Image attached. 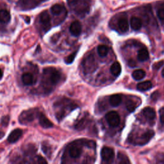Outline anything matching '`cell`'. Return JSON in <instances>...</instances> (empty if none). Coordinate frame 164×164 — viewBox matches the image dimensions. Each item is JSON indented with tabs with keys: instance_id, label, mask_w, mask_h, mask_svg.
<instances>
[{
	"instance_id": "8d00e7d4",
	"label": "cell",
	"mask_w": 164,
	"mask_h": 164,
	"mask_svg": "<svg viewBox=\"0 0 164 164\" xmlns=\"http://www.w3.org/2000/svg\"><path fill=\"white\" fill-rule=\"evenodd\" d=\"M3 71L2 70L0 69V80L2 79V77H3Z\"/></svg>"
},
{
	"instance_id": "44dd1931",
	"label": "cell",
	"mask_w": 164,
	"mask_h": 164,
	"mask_svg": "<svg viewBox=\"0 0 164 164\" xmlns=\"http://www.w3.org/2000/svg\"><path fill=\"white\" fill-rule=\"evenodd\" d=\"M122 101L121 96L119 94H114L110 97V103L112 106H117L121 104Z\"/></svg>"
},
{
	"instance_id": "52a82bcc",
	"label": "cell",
	"mask_w": 164,
	"mask_h": 164,
	"mask_svg": "<svg viewBox=\"0 0 164 164\" xmlns=\"http://www.w3.org/2000/svg\"><path fill=\"white\" fill-rule=\"evenodd\" d=\"M82 30V25L78 21H74L73 23H71L69 27V31L71 32V34L75 37H78L81 34Z\"/></svg>"
},
{
	"instance_id": "d590c367",
	"label": "cell",
	"mask_w": 164,
	"mask_h": 164,
	"mask_svg": "<svg viewBox=\"0 0 164 164\" xmlns=\"http://www.w3.org/2000/svg\"><path fill=\"white\" fill-rule=\"evenodd\" d=\"M159 160L158 162L160 163H164V154H162L160 155V157L158 158Z\"/></svg>"
},
{
	"instance_id": "7402d4cb",
	"label": "cell",
	"mask_w": 164,
	"mask_h": 164,
	"mask_svg": "<svg viewBox=\"0 0 164 164\" xmlns=\"http://www.w3.org/2000/svg\"><path fill=\"white\" fill-rule=\"evenodd\" d=\"M146 76V72L143 69H137L133 72L132 77L135 80H140L143 79Z\"/></svg>"
},
{
	"instance_id": "f35d334b",
	"label": "cell",
	"mask_w": 164,
	"mask_h": 164,
	"mask_svg": "<svg viewBox=\"0 0 164 164\" xmlns=\"http://www.w3.org/2000/svg\"><path fill=\"white\" fill-rule=\"evenodd\" d=\"M162 76L164 78V68H163V70H162Z\"/></svg>"
},
{
	"instance_id": "d6986e66",
	"label": "cell",
	"mask_w": 164,
	"mask_h": 164,
	"mask_svg": "<svg viewBox=\"0 0 164 164\" xmlns=\"http://www.w3.org/2000/svg\"><path fill=\"white\" fill-rule=\"evenodd\" d=\"M110 72L111 73L115 76H118L121 73V66L118 62H114L110 67Z\"/></svg>"
},
{
	"instance_id": "f546056e",
	"label": "cell",
	"mask_w": 164,
	"mask_h": 164,
	"mask_svg": "<svg viewBox=\"0 0 164 164\" xmlns=\"http://www.w3.org/2000/svg\"><path fill=\"white\" fill-rule=\"evenodd\" d=\"M35 162L38 163H47V161L41 156H37L35 158Z\"/></svg>"
},
{
	"instance_id": "484cf974",
	"label": "cell",
	"mask_w": 164,
	"mask_h": 164,
	"mask_svg": "<svg viewBox=\"0 0 164 164\" xmlns=\"http://www.w3.org/2000/svg\"><path fill=\"white\" fill-rule=\"evenodd\" d=\"M78 53V51H75L74 52H73V53H71V54H69V55L65 59V62L66 63L68 64H69V63H73V62L74 61L76 54H77Z\"/></svg>"
},
{
	"instance_id": "9c48e42d",
	"label": "cell",
	"mask_w": 164,
	"mask_h": 164,
	"mask_svg": "<svg viewBox=\"0 0 164 164\" xmlns=\"http://www.w3.org/2000/svg\"><path fill=\"white\" fill-rule=\"evenodd\" d=\"M155 132L152 130H148L146 132H145L140 138L138 144L139 145H144L147 144L148 142L154 137Z\"/></svg>"
},
{
	"instance_id": "ac0fdd59",
	"label": "cell",
	"mask_w": 164,
	"mask_h": 164,
	"mask_svg": "<svg viewBox=\"0 0 164 164\" xmlns=\"http://www.w3.org/2000/svg\"><path fill=\"white\" fill-rule=\"evenodd\" d=\"M10 21V14L6 10H0V22L2 23H8Z\"/></svg>"
},
{
	"instance_id": "603a6c76",
	"label": "cell",
	"mask_w": 164,
	"mask_h": 164,
	"mask_svg": "<svg viewBox=\"0 0 164 164\" xmlns=\"http://www.w3.org/2000/svg\"><path fill=\"white\" fill-rule=\"evenodd\" d=\"M97 53L100 57H105L108 53V48L105 45H100L97 47Z\"/></svg>"
},
{
	"instance_id": "e0dca14e",
	"label": "cell",
	"mask_w": 164,
	"mask_h": 164,
	"mask_svg": "<svg viewBox=\"0 0 164 164\" xmlns=\"http://www.w3.org/2000/svg\"><path fill=\"white\" fill-rule=\"evenodd\" d=\"M152 86V84L151 82L146 81V82L139 83L137 86V89L140 91H146L151 89Z\"/></svg>"
},
{
	"instance_id": "cb8c5ba5",
	"label": "cell",
	"mask_w": 164,
	"mask_h": 164,
	"mask_svg": "<svg viewBox=\"0 0 164 164\" xmlns=\"http://www.w3.org/2000/svg\"><path fill=\"white\" fill-rule=\"evenodd\" d=\"M62 10H63V7L62 5H60L59 4L54 5L53 6H52V7L51 8V11L52 14L53 15H55V16L60 15L61 14V12H62Z\"/></svg>"
},
{
	"instance_id": "8fae6325",
	"label": "cell",
	"mask_w": 164,
	"mask_h": 164,
	"mask_svg": "<svg viewBox=\"0 0 164 164\" xmlns=\"http://www.w3.org/2000/svg\"><path fill=\"white\" fill-rule=\"evenodd\" d=\"M39 120L40 125L44 128H49L53 126V123L45 115L42 114H39Z\"/></svg>"
},
{
	"instance_id": "ffe728a7",
	"label": "cell",
	"mask_w": 164,
	"mask_h": 164,
	"mask_svg": "<svg viewBox=\"0 0 164 164\" xmlns=\"http://www.w3.org/2000/svg\"><path fill=\"white\" fill-rule=\"evenodd\" d=\"M149 52L147 49L146 48H143L138 51V54H137V57L138 59L141 61V62H144L147 60L149 59Z\"/></svg>"
},
{
	"instance_id": "4316f807",
	"label": "cell",
	"mask_w": 164,
	"mask_h": 164,
	"mask_svg": "<svg viewBox=\"0 0 164 164\" xmlns=\"http://www.w3.org/2000/svg\"><path fill=\"white\" fill-rule=\"evenodd\" d=\"M164 65V60H161L159 62H157L152 65V68L154 70H158L160 68H161L163 65Z\"/></svg>"
},
{
	"instance_id": "836d02e7",
	"label": "cell",
	"mask_w": 164,
	"mask_h": 164,
	"mask_svg": "<svg viewBox=\"0 0 164 164\" xmlns=\"http://www.w3.org/2000/svg\"><path fill=\"white\" fill-rule=\"evenodd\" d=\"M158 97H159V93H158V92H155L153 94H152V96H151V98L153 100H155V101H156V100H158Z\"/></svg>"
},
{
	"instance_id": "30bf717a",
	"label": "cell",
	"mask_w": 164,
	"mask_h": 164,
	"mask_svg": "<svg viewBox=\"0 0 164 164\" xmlns=\"http://www.w3.org/2000/svg\"><path fill=\"white\" fill-rule=\"evenodd\" d=\"M143 114L149 121H152V120L155 119L156 117V112L155 110L152 108L151 107H146L143 109Z\"/></svg>"
},
{
	"instance_id": "1f68e13d",
	"label": "cell",
	"mask_w": 164,
	"mask_h": 164,
	"mask_svg": "<svg viewBox=\"0 0 164 164\" xmlns=\"http://www.w3.org/2000/svg\"><path fill=\"white\" fill-rule=\"evenodd\" d=\"M42 151H44V152H45V153L46 154V155H48V153H49V147L46 145V144H42Z\"/></svg>"
},
{
	"instance_id": "d6a6232c",
	"label": "cell",
	"mask_w": 164,
	"mask_h": 164,
	"mask_svg": "<svg viewBox=\"0 0 164 164\" xmlns=\"http://www.w3.org/2000/svg\"><path fill=\"white\" fill-rule=\"evenodd\" d=\"M9 122V117L8 116H6V117H3L2 119V124L3 126H7Z\"/></svg>"
},
{
	"instance_id": "3957f363",
	"label": "cell",
	"mask_w": 164,
	"mask_h": 164,
	"mask_svg": "<svg viewBox=\"0 0 164 164\" xmlns=\"http://www.w3.org/2000/svg\"><path fill=\"white\" fill-rule=\"evenodd\" d=\"M75 12L79 16H84L89 10V5L86 2V0H78L74 5Z\"/></svg>"
},
{
	"instance_id": "ba28073f",
	"label": "cell",
	"mask_w": 164,
	"mask_h": 164,
	"mask_svg": "<svg viewBox=\"0 0 164 164\" xmlns=\"http://www.w3.org/2000/svg\"><path fill=\"white\" fill-rule=\"evenodd\" d=\"M22 135H23V131L21 129H16L13 130L8 137V142L11 144L15 143L21 137Z\"/></svg>"
},
{
	"instance_id": "e575fe53",
	"label": "cell",
	"mask_w": 164,
	"mask_h": 164,
	"mask_svg": "<svg viewBox=\"0 0 164 164\" xmlns=\"http://www.w3.org/2000/svg\"><path fill=\"white\" fill-rule=\"evenodd\" d=\"M78 2V0H68V3L69 6L73 7L74 4Z\"/></svg>"
},
{
	"instance_id": "5bb4252c",
	"label": "cell",
	"mask_w": 164,
	"mask_h": 164,
	"mask_svg": "<svg viewBox=\"0 0 164 164\" xmlns=\"http://www.w3.org/2000/svg\"><path fill=\"white\" fill-rule=\"evenodd\" d=\"M130 25L132 28L134 30H138L141 28L143 23L140 18L137 17H133L130 21Z\"/></svg>"
},
{
	"instance_id": "5b68a950",
	"label": "cell",
	"mask_w": 164,
	"mask_h": 164,
	"mask_svg": "<svg viewBox=\"0 0 164 164\" xmlns=\"http://www.w3.org/2000/svg\"><path fill=\"white\" fill-rule=\"evenodd\" d=\"M115 153L112 148L109 147H103L101 151V156L103 160L106 162H110L113 160Z\"/></svg>"
},
{
	"instance_id": "2e32d148",
	"label": "cell",
	"mask_w": 164,
	"mask_h": 164,
	"mask_svg": "<svg viewBox=\"0 0 164 164\" xmlns=\"http://www.w3.org/2000/svg\"><path fill=\"white\" fill-rule=\"evenodd\" d=\"M118 27L121 31L126 32L129 29V24L127 19L125 17L120 19L118 21Z\"/></svg>"
},
{
	"instance_id": "7c38bea8",
	"label": "cell",
	"mask_w": 164,
	"mask_h": 164,
	"mask_svg": "<svg viewBox=\"0 0 164 164\" xmlns=\"http://www.w3.org/2000/svg\"><path fill=\"white\" fill-rule=\"evenodd\" d=\"M40 20L45 28L48 30L50 27V17L48 12H43L40 17Z\"/></svg>"
},
{
	"instance_id": "9a60e30c",
	"label": "cell",
	"mask_w": 164,
	"mask_h": 164,
	"mask_svg": "<svg viewBox=\"0 0 164 164\" xmlns=\"http://www.w3.org/2000/svg\"><path fill=\"white\" fill-rule=\"evenodd\" d=\"M22 82L26 85H31L34 83V78L30 73H25L22 76Z\"/></svg>"
},
{
	"instance_id": "4fadbf2b",
	"label": "cell",
	"mask_w": 164,
	"mask_h": 164,
	"mask_svg": "<svg viewBox=\"0 0 164 164\" xmlns=\"http://www.w3.org/2000/svg\"><path fill=\"white\" fill-rule=\"evenodd\" d=\"M69 153L71 158H77L80 157L82 154V149L76 145H73L69 150Z\"/></svg>"
},
{
	"instance_id": "6da1fadb",
	"label": "cell",
	"mask_w": 164,
	"mask_h": 164,
	"mask_svg": "<svg viewBox=\"0 0 164 164\" xmlns=\"http://www.w3.org/2000/svg\"><path fill=\"white\" fill-rule=\"evenodd\" d=\"M45 78L47 80V84L51 85H56L60 81L62 75L61 73L54 68H49L44 70Z\"/></svg>"
},
{
	"instance_id": "f1b7e54d",
	"label": "cell",
	"mask_w": 164,
	"mask_h": 164,
	"mask_svg": "<svg viewBox=\"0 0 164 164\" xmlns=\"http://www.w3.org/2000/svg\"><path fill=\"white\" fill-rule=\"evenodd\" d=\"M119 158L120 160H121V163H127V162L129 163V162L128 158L125 155H123L121 153L119 154Z\"/></svg>"
},
{
	"instance_id": "7a4b0ae2",
	"label": "cell",
	"mask_w": 164,
	"mask_h": 164,
	"mask_svg": "<svg viewBox=\"0 0 164 164\" xmlns=\"http://www.w3.org/2000/svg\"><path fill=\"white\" fill-rule=\"evenodd\" d=\"M82 64L84 73L86 74L94 73L97 68V64L94 55L92 54L84 58Z\"/></svg>"
},
{
	"instance_id": "d4e9b609",
	"label": "cell",
	"mask_w": 164,
	"mask_h": 164,
	"mask_svg": "<svg viewBox=\"0 0 164 164\" xmlns=\"http://www.w3.org/2000/svg\"><path fill=\"white\" fill-rule=\"evenodd\" d=\"M126 107L129 112H132L135 110V108H136L135 103L134 101H133L132 100H128L126 102Z\"/></svg>"
},
{
	"instance_id": "277c9868",
	"label": "cell",
	"mask_w": 164,
	"mask_h": 164,
	"mask_svg": "<svg viewBox=\"0 0 164 164\" xmlns=\"http://www.w3.org/2000/svg\"><path fill=\"white\" fill-rule=\"evenodd\" d=\"M105 118L108 124L112 127L117 126L120 123V117L117 112H109L106 114Z\"/></svg>"
},
{
	"instance_id": "ab89813d",
	"label": "cell",
	"mask_w": 164,
	"mask_h": 164,
	"mask_svg": "<svg viewBox=\"0 0 164 164\" xmlns=\"http://www.w3.org/2000/svg\"><path fill=\"white\" fill-rule=\"evenodd\" d=\"M41 1H45V0H41Z\"/></svg>"
},
{
	"instance_id": "4dcf8cb0",
	"label": "cell",
	"mask_w": 164,
	"mask_h": 164,
	"mask_svg": "<svg viewBox=\"0 0 164 164\" xmlns=\"http://www.w3.org/2000/svg\"><path fill=\"white\" fill-rule=\"evenodd\" d=\"M160 121L164 124V108H162L160 110Z\"/></svg>"
},
{
	"instance_id": "8992f818",
	"label": "cell",
	"mask_w": 164,
	"mask_h": 164,
	"mask_svg": "<svg viewBox=\"0 0 164 164\" xmlns=\"http://www.w3.org/2000/svg\"><path fill=\"white\" fill-rule=\"evenodd\" d=\"M34 113L35 112L31 110L23 112L19 117V122L23 124L25 123H30L33 121L35 119Z\"/></svg>"
},
{
	"instance_id": "74e56055",
	"label": "cell",
	"mask_w": 164,
	"mask_h": 164,
	"mask_svg": "<svg viewBox=\"0 0 164 164\" xmlns=\"http://www.w3.org/2000/svg\"><path fill=\"white\" fill-rule=\"evenodd\" d=\"M4 135H5V134L3 132H0V139H2L4 137Z\"/></svg>"
},
{
	"instance_id": "83f0119b",
	"label": "cell",
	"mask_w": 164,
	"mask_h": 164,
	"mask_svg": "<svg viewBox=\"0 0 164 164\" xmlns=\"http://www.w3.org/2000/svg\"><path fill=\"white\" fill-rule=\"evenodd\" d=\"M157 15H158V18L160 20L163 21L164 20V8L159 9L157 12Z\"/></svg>"
}]
</instances>
